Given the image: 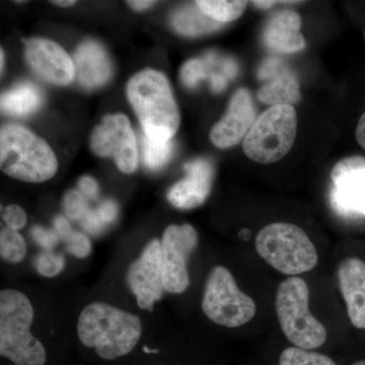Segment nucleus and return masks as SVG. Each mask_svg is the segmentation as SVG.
<instances>
[{
  "instance_id": "1",
  "label": "nucleus",
  "mask_w": 365,
  "mask_h": 365,
  "mask_svg": "<svg viewBox=\"0 0 365 365\" xmlns=\"http://www.w3.org/2000/svg\"><path fill=\"white\" fill-rule=\"evenodd\" d=\"M79 340L98 356L114 360L129 354L143 336L140 317L102 302L83 307L78 321Z\"/></svg>"
},
{
  "instance_id": "2",
  "label": "nucleus",
  "mask_w": 365,
  "mask_h": 365,
  "mask_svg": "<svg viewBox=\"0 0 365 365\" xmlns=\"http://www.w3.org/2000/svg\"><path fill=\"white\" fill-rule=\"evenodd\" d=\"M127 98L145 135L157 141L172 140L180 126V112L169 81L162 72H138L128 81Z\"/></svg>"
},
{
  "instance_id": "3",
  "label": "nucleus",
  "mask_w": 365,
  "mask_h": 365,
  "mask_svg": "<svg viewBox=\"0 0 365 365\" xmlns=\"http://www.w3.org/2000/svg\"><path fill=\"white\" fill-rule=\"evenodd\" d=\"M35 309L20 290L0 292V355L16 365H45V346L31 332Z\"/></svg>"
},
{
  "instance_id": "4",
  "label": "nucleus",
  "mask_w": 365,
  "mask_h": 365,
  "mask_svg": "<svg viewBox=\"0 0 365 365\" xmlns=\"http://www.w3.org/2000/svg\"><path fill=\"white\" fill-rule=\"evenodd\" d=\"M0 168L20 181L42 182L58 170L56 155L45 140L19 125H4L0 131Z\"/></svg>"
},
{
  "instance_id": "5",
  "label": "nucleus",
  "mask_w": 365,
  "mask_h": 365,
  "mask_svg": "<svg viewBox=\"0 0 365 365\" xmlns=\"http://www.w3.org/2000/svg\"><path fill=\"white\" fill-rule=\"evenodd\" d=\"M255 246L259 256L271 267L292 277L313 270L319 262L314 242L294 223L266 225L257 235Z\"/></svg>"
},
{
  "instance_id": "6",
  "label": "nucleus",
  "mask_w": 365,
  "mask_h": 365,
  "mask_svg": "<svg viewBox=\"0 0 365 365\" xmlns=\"http://www.w3.org/2000/svg\"><path fill=\"white\" fill-rule=\"evenodd\" d=\"M275 309L281 330L295 347L313 350L325 344L328 334L309 311V289L302 278L294 276L280 283Z\"/></svg>"
},
{
  "instance_id": "7",
  "label": "nucleus",
  "mask_w": 365,
  "mask_h": 365,
  "mask_svg": "<svg viewBox=\"0 0 365 365\" xmlns=\"http://www.w3.org/2000/svg\"><path fill=\"white\" fill-rule=\"evenodd\" d=\"M297 131L294 106H273L256 121L242 141L245 155L259 163H273L292 150Z\"/></svg>"
},
{
  "instance_id": "8",
  "label": "nucleus",
  "mask_w": 365,
  "mask_h": 365,
  "mask_svg": "<svg viewBox=\"0 0 365 365\" xmlns=\"http://www.w3.org/2000/svg\"><path fill=\"white\" fill-rule=\"evenodd\" d=\"M201 306L211 322L227 328L246 325L257 312L256 302L240 289L232 272L223 266L209 272Z\"/></svg>"
},
{
  "instance_id": "9",
  "label": "nucleus",
  "mask_w": 365,
  "mask_h": 365,
  "mask_svg": "<svg viewBox=\"0 0 365 365\" xmlns=\"http://www.w3.org/2000/svg\"><path fill=\"white\" fill-rule=\"evenodd\" d=\"M163 285L165 292L179 294L190 285L188 260L198 246V234L192 225H170L162 237Z\"/></svg>"
},
{
  "instance_id": "10",
  "label": "nucleus",
  "mask_w": 365,
  "mask_h": 365,
  "mask_svg": "<svg viewBox=\"0 0 365 365\" xmlns=\"http://www.w3.org/2000/svg\"><path fill=\"white\" fill-rule=\"evenodd\" d=\"M91 150L102 158H113L118 169L131 174L138 165L135 134L123 114L106 115L93 129Z\"/></svg>"
},
{
  "instance_id": "11",
  "label": "nucleus",
  "mask_w": 365,
  "mask_h": 365,
  "mask_svg": "<svg viewBox=\"0 0 365 365\" xmlns=\"http://www.w3.org/2000/svg\"><path fill=\"white\" fill-rule=\"evenodd\" d=\"M126 283L137 304L143 309L153 311L155 302L162 299L163 250L160 240H151L140 256L132 262L126 273Z\"/></svg>"
},
{
  "instance_id": "12",
  "label": "nucleus",
  "mask_w": 365,
  "mask_h": 365,
  "mask_svg": "<svg viewBox=\"0 0 365 365\" xmlns=\"http://www.w3.org/2000/svg\"><path fill=\"white\" fill-rule=\"evenodd\" d=\"M331 180L330 200L336 212L365 218V158H343L331 170Z\"/></svg>"
},
{
  "instance_id": "13",
  "label": "nucleus",
  "mask_w": 365,
  "mask_h": 365,
  "mask_svg": "<svg viewBox=\"0 0 365 365\" xmlns=\"http://www.w3.org/2000/svg\"><path fill=\"white\" fill-rule=\"evenodd\" d=\"M25 44L29 66L40 78L58 86L71 83L76 67L61 46L41 38L26 40Z\"/></svg>"
},
{
  "instance_id": "14",
  "label": "nucleus",
  "mask_w": 365,
  "mask_h": 365,
  "mask_svg": "<svg viewBox=\"0 0 365 365\" xmlns=\"http://www.w3.org/2000/svg\"><path fill=\"white\" fill-rule=\"evenodd\" d=\"M256 120L251 93L246 88H240L232 96L225 116L211 129V141L220 148L237 145L245 139Z\"/></svg>"
},
{
  "instance_id": "15",
  "label": "nucleus",
  "mask_w": 365,
  "mask_h": 365,
  "mask_svg": "<svg viewBox=\"0 0 365 365\" xmlns=\"http://www.w3.org/2000/svg\"><path fill=\"white\" fill-rule=\"evenodd\" d=\"M258 78L265 81L258 91V98L271 106H294L299 102V79L289 66L277 57L264 60L258 71Z\"/></svg>"
},
{
  "instance_id": "16",
  "label": "nucleus",
  "mask_w": 365,
  "mask_h": 365,
  "mask_svg": "<svg viewBox=\"0 0 365 365\" xmlns=\"http://www.w3.org/2000/svg\"><path fill=\"white\" fill-rule=\"evenodd\" d=\"M187 175L177 182L168 193V200L179 209H193L205 202L212 187L215 169L205 158L186 163Z\"/></svg>"
},
{
  "instance_id": "17",
  "label": "nucleus",
  "mask_w": 365,
  "mask_h": 365,
  "mask_svg": "<svg viewBox=\"0 0 365 365\" xmlns=\"http://www.w3.org/2000/svg\"><path fill=\"white\" fill-rule=\"evenodd\" d=\"M338 283L355 328L365 329V262L351 257L340 262Z\"/></svg>"
},
{
  "instance_id": "18",
  "label": "nucleus",
  "mask_w": 365,
  "mask_h": 365,
  "mask_svg": "<svg viewBox=\"0 0 365 365\" xmlns=\"http://www.w3.org/2000/svg\"><path fill=\"white\" fill-rule=\"evenodd\" d=\"M302 18L294 11H278L271 16L263 32V42L274 52L292 54L306 48V40L300 33Z\"/></svg>"
},
{
  "instance_id": "19",
  "label": "nucleus",
  "mask_w": 365,
  "mask_h": 365,
  "mask_svg": "<svg viewBox=\"0 0 365 365\" xmlns=\"http://www.w3.org/2000/svg\"><path fill=\"white\" fill-rule=\"evenodd\" d=\"M76 76L86 88L104 86L111 76V63L104 48L95 41L83 43L73 56Z\"/></svg>"
},
{
  "instance_id": "20",
  "label": "nucleus",
  "mask_w": 365,
  "mask_h": 365,
  "mask_svg": "<svg viewBox=\"0 0 365 365\" xmlns=\"http://www.w3.org/2000/svg\"><path fill=\"white\" fill-rule=\"evenodd\" d=\"M43 103V93L32 83H21L2 93L0 107L4 114L26 116L37 111Z\"/></svg>"
},
{
  "instance_id": "21",
  "label": "nucleus",
  "mask_w": 365,
  "mask_h": 365,
  "mask_svg": "<svg viewBox=\"0 0 365 365\" xmlns=\"http://www.w3.org/2000/svg\"><path fill=\"white\" fill-rule=\"evenodd\" d=\"M172 25L178 33L187 37L215 32L222 28V24L206 16L196 4L178 9L173 14Z\"/></svg>"
},
{
  "instance_id": "22",
  "label": "nucleus",
  "mask_w": 365,
  "mask_h": 365,
  "mask_svg": "<svg viewBox=\"0 0 365 365\" xmlns=\"http://www.w3.org/2000/svg\"><path fill=\"white\" fill-rule=\"evenodd\" d=\"M195 4L206 16L220 24L241 18L248 6V1L241 0H199Z\"/></svg>"
},
{
  "instance_id": "23",
  "label": "nucleus",
  "mask_w": 365,
  "mask_h": 365,
  "mask_svg": "<svg viewBox=\"0 0 365 365\" xmlns=\"http://www.w3.org/2000/svg\"><path fill=\"white\" fill-rule=\"evenodd\" d=\"M141 148L144 165L150 170H158L167 165L174 153L172 140H153L144 133L141 136Z\"/></svg>"
},
{
  "instance_id": "24",
  "label": "nucleus",
  "mask_w": 365,
  "mask_h": 365,
  "mask_svg": "<svg viewBox=\"0 0 365 365\" xmlns=\"http://www.w3.org/2000/svg\"><path fill=\"white\" fill-rule=\"evenodd\" d=\"M0 255L9 263H21L26 255V244L23 235L11 228H2L0 232Z\"/></svg>"
},
{
  "instance_id": "25",
  "label": "nucleus",
  "mask_w": 365,
  "mask_h": 365,
  "mask_svg": "<svg viewBox=\"0 0 365 365\" xmlns=\"http://www.w3.org/2000/svg\"><path fill=\"white\" fill-rule=\"evenodd\" d=\"M279 365H336L330 357L322 353L309 351L302 348L289 347L283 350Z\"/></svg>"
},
{
  "instance_id": "26",
  "label": "nucleus",
  "mask_w": 365,
  "mask_h": 365,
  "mask_svg": "<svg viewBox=\"0 0 365 365\" xmlns=\"http://www.w3.org/2000/svg\"><path fill=\"white\" fill-rule=\"evenodd\" d=\"M34 265L40 275L55 277L66 267V259L61 254L55 253L52 250H44L35 257Z\"/></svg>"
},
{
  "instance_id": "27",
  "label": "nucleus",
  "mask_w": 365,
  "mask_h": 365,
  "mask_svg": "<svg viewBox=\"0 0 365 365\" xmlns=\"http://www.w3.org/2000/svg\"><path fill=\"white\" fill-rule=\"evenodd\" d=\"M208 78V64L204 57L189 60L182 67L181 81L187 88H195L198 83Z\"/></svg>"
},
{
  "instance_id": "28",
  "label": "nucleus",
  "mask_w": 365,
  "mask_h": 365,
  "mask_svg": "<svg viewBox=\"0 0 365 365\" xmlns=\"http://www.w3.org/2000/svg\"><path fill=\"white\" fill-rule=\"evenodd\" d=\"M61 241L66 244L67 252L72 256L79 259H85L91 252V242L86 235L69 230L61 237Z\"/></svg>"
},
{
  "instance_id": "29",
  "label": "nucleus",
  "mask_w": 365,
  "mask_h": 365,
  "mask_svg": "<svg viewBox=\"0 0 365 365\" xmlns=\"http://www.w3.org/2000/svg\"><path fill=\"white\" fill-rule=\"evenodd\" d=\"M63 208L67 217L72 220H79L88 210L86 197L79 190L72 189L67 192L63 198Z\"/></svg>"
},
{
  "instance_id": "30",
  "label": "nucleus",
  "mask_w": 365,
  "mask_h": 365,
  "mask_svg": "<svg viewBox=\"0 0 365 365\" xmlns=\"http://www.w3.org/2000/svg\"><path fill=\"white\" fill-rule=\"evenodd\" d=\"M2 217L6 223V227L16 230V232L25 227L26 222H28L25 210L19 205L7 206L2 212Z\"/></svg>"
},
{
  "instance_id": "31",
  "label": "nucleus",
  "mask_w": 365,
  "mask_h": 365,
  "mask_svg": "<svg viewBox=\"0 0 365 365\" xmlns=\"http://www.w3.org/2000/svg\"><path fill=\"white\" fill-rule=\"evenodd\" d=\"M32 237L35 242L44 250H52L59 242L60 237L54 230L36 225L32 228Z\"/></svg>"
},
{
  "instance_id": "32",
  "label": "nucleus",
  "mask_w": 365,
  "mask_h": 365,
  "mask_svg": "<svg viewBox=\"0 0 365 365\" xmlns=\"http://www.w3.org/2000/svg\"><path fill=\"white\" fill-rule=\"evenodd\" d=\"M79 222H81V227L91 235L100 234L104 230L106 225L98 216L97 210H91L90 208L85 215L81 216Z\"/></svg>"
},
{
  "instance_id": "33",
  "label": "nucleus",
  "mask_w": 365,
  "mask_h": 365,
  "mask_svg": "<svg viewBox=\"0 0 365 365\" xmlns=\"http://www.w3.org/2000/svg\"><path fill=\"white\" fill-rule=\"evenodd\" d=\"M97 212L105 225H109V223L116 220L118 215L117 204L114 200L108 199V200H105L104 202L101 204L100 207L98 208Z\"/></svg>"
},
{
  "instance_id": "34",
  "label": "nucleus",
  "mask_w": 365,
  "mask_h": 365,
  "mask_svg": "<svg viewBox=\"0 0 365 365\" xmlns=\"http://www.w3.org/2000/svg\"><path fill=\"white\" fill-rule=\"evenodd\" d=\"M78 188L86 198L96 199L98 195V182L90 176H83L78 180Z\"/></svg>"
},
{
  "instance_id": "35",
  "label": "nucleus",
  "mask_w": 365,
  "mask_h": 365,
  "mask_svg": "<svg viewBox=\"0 0 365 365\" xmlns=\"http://www.w3.org/2000/svg\"><path fill=\"white\" fill-rule=\"evenodd\" d=\"M355 137H356L359 145L365 150V113L360 117L356 132H355Z\"/></svg>"
},
{
  "instance_id": "36",
  "label": "nucleus",
  "mask_w": 365,
  "mask_h": 365,
  "mask_svg": "<svg viewBox=\"0 0 365 365\" xmlns=\"http://www.w3.org/2000/svg\"><path fill=\"white\" fill-rule=\"evenodd\" d=\"M129 6L135 11H144V9H150L155 4V1H150V0H132V1H127Z\"/></svg>"
},
{
  "instance_id": "37",
  "label": "nucleus",
  "mask_w": 365,
  "mask_h": 365,
  "mask_svg": "<svg viewBox=\"0 0 365 365\" xmlns=\"http://www.w3.org/2000/svg\"><path fill=\"white\" fill-rule=\"evenodd\" d=\"M252 4H253L255 6L258 7V9H267L269 7L273 6L274 4H276V1H272V0L261 1V0H258V1H252Z\"/></svg>"
},
{
  "instance_id": "38",
  "label": "nucleus",
  "mask_w": 365,
  "mask_h": 365,
  "mask_svg": "<svg viewBox=\"0 0 365 365\" xmlns=\"http://www.w3.org/2000/svg\"><path fill=\"white\" fill-rule=\"evenodd\" d=\"M52 4H55V6L66 7L73 6V4H76V1H73V0H59V1L55 0V1H52Z\"/></svg>"
},
{
  "instance_id": "39",
  "label": "nucleus",
  "mask_w": 365,
  "mask_h": 365,
  "mask_svg": "<svg viewBox=\"0 0 365 365\" xmlns=\"http://www.w3.org/2000/svg\"><path fill=\"white\" fill-rule=\"evenodd\" d=\"M0 69H1V72L4 71V50L1 49V52H0Z\"/></svg>"
},
{
  "instance_id": "40",
  "label": "nucleus",
  "mask_w": 365,
  "mask_h": 365,
  "mask_svg": "<svg viewBox=\"0 0 365 365\" xmlns=\"http://www.w3.org/2000/svg\"><path fill=\"white\" fill-rule=\"evenodd\" d=\"M352 365H365V360H359V361L354 362Z\"/></svg>"
},
{
  "instance_id": "41",
  "label": "nucleus",
  "mask_w": 365,
  "mask_h": 365,
  "mask_svg": "<svg viewBox=\"0 0 365 365\" xmlns=\"http://www.w3.org/2000/svg\"><path fill=\"white\" fill-rule=\"evenodd\" d=\"M364 37H365V32H364Z\"/></svg>"
}]
</instances>
